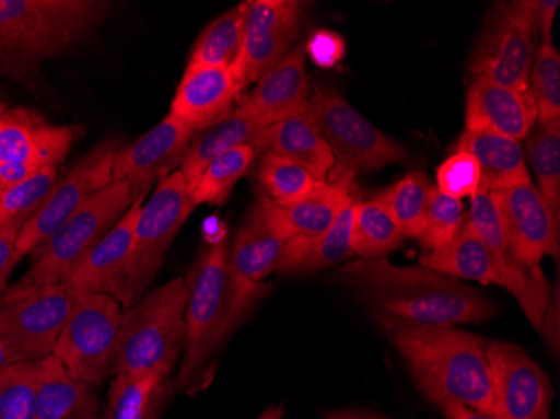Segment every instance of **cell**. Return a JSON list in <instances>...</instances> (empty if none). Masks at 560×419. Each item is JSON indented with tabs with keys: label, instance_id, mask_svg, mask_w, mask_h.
Wrapping results in <instances>:
<instances>
[{
	"label": "cell",
	"instance_id": "6da1fadb",
	"mask_svg": "<svg viewBox=\"0 0 560 419\" xmlns=\"http://www.w3.org/2000/svg\"><path fill=\"white\" fill-rule=\"evenodd\" d=\"M338 280L386 333L396 327H456L497 314L483 292L427 267H399L386 257L349 261Z\"/></svg>",
	"mask_w": 560,
	"mask_h": 419
},
{
	"label": "cell",
	"instance_id": "7a4b0ae2",
	"mask_svg": "<svg viewBox=\"0 0 560 419\" xmlns=\"http://www.w3.org/2000/svg\"><path fill=\"white\" fill-rule=\"evenodd\" d=\"M388 336L428 401L493 415L489 340L458 327H396Z\"/></svg>",
	"mask_w": 560,
	"mask_h": 419
},
{
	"label": "cell",
	"instance_id": "3957f363",
	"mask_svg": "<svg viewBox=\"0 0 560 419\" xmlns=\"http://www.w3.org/2000/svg\"><path fill=\"white\" fill-rule=\"evenodd\" d=\"M96 0H0V75L33 80L47 59L65 55L108 15Z\"/></svg>",
	"mask_w": 560,
	"mask_h": 419
},
{
	"label": "cell",
	"instance_id": "277c9868",
	"mask_svg": "<svg viewBox=\"0 0 560 419\" xmlns=\"http://www.w3.org/2000/svg\"><path fill=\"white\" fill-rule=\"evenodd\" d=\"M187 286L175 277L122 312L112 374L159 373L170 377L185 352Z\"/></svg>",
	"mask_w": 560,
	"mask_h": 419
},
{
	"label": "cell",
	"instance_id": "5b68a950",
	"mask_svg": "<svg viewBox=\"0 0 560 419\" xmlns=\"http://www.w3.org/2000/svg\"><path fill=\"white\" fill-rule=\"evenodd\" d=\"M137 198L130 185L125 182H113L94 194L34 254L36 260L33 267L14 286H9L2 301H11L43 287L65 282L75 264L121 220Z\"/></svg>",
	"mask_w": 560,
	"mask_h": 419
},
{
	"label": "cell",
	"instance_id": "8992f818",
	"mask_svg": "<svg viewBox=\"0 0 560 419\" xmlns=\"http://www.w3.org/2000/svg\"><path fill=\"white\" fill-rule=\"evenodd\" d=\"M229 241L206 242L185 276L187 309H185V345L175 386L188 389L203 371L213 352L225 342L229 314Z\"/></svg>",
	"mask_w": 560,
	"mask_h": 419
},
{
	"label": "cell",
	"instance_id": "52a82bcc",
	"mask_svg": "<svg viewBox=\"0 0 560 419\" xmlns=\"http://www.w3.org/2000/svg\"><path fill=\"white\" fill-rule=\"evenodd\" d=\"M195 203L187 179L180 170H173L160 179L150 200L141 205L135 223L133 248L113 298L122 305L137 304L163 266L166 252L180 232Z\"/></svg>",
	"mask_w": 560,
	"mask_h": 419
},
{
	"label": "cell",
	"instance_id": "ba28073f",
	"mask_svg": "<svg viewBox=\"0 0 560 419\" xmlns=\"http://www.w3.org/2000/svg\"><path fill=\"white\" fill-rule=\"evenodd\" d=\"M540 46L537 2H499L487 15L470 55L474 78L528 91V75Z\"/></svg>",
	"mask_w": 560,
	"mask_h": 419
},
{
	"label": "cell",
	"instance_id": "9c48e42d",
	"mask_svg": "<svg viewBox=\"0 0 560 419\" xmlns=\"http://www.w3.org/2000/svg\"><path fill=\"white\" fill-rule=\"evenodd\" d=\"M310 115L335 154L332 175L377 172L408 160L402 144L355 112L338 91L317 88L310 100Z\"/></svg>",
	"mask_w": 560,
	"mask_h": 419
},
{
	"label": "cell",
	"instance_id": "30bf717a",
	"mask_svg": "<svg viewBox=\"0 0 560 419\" xmlns=\"http://www.w3.org/2000/svg\"><path fill=\"white\" fill-rule=\"evenodd\" d=\"M122 312V305L109 294L74 298L52 352L74 380L97 387L112 374Z\"/></svg>",
	"mask_w": 560,
	"mask_h": 419
},
{
	"label": "cell",
	"instance_id": "8fae6325",
	"mask_svg": "<svg viewBox=\"0 0 560 419\" xmlns=\"http://www.w3.org/2000/svg\"><path fill=\"white\" fill-rule=\"evenodd\" d=\"M285 241L267 217L266 205L259 197L245 217L237 237L229 251V314L225 337L231 336L250 309L267 292L264 280L277 272Z\"/></svg>",
	"mask_w": 560,
	"mask_h": 419
},
{
	"label": "cell",
	"instance_id": "7c38bea8",
	"mask_svg": "<svg viewBox=\"0 0 560 419\" xmlns=\"http://www.w3.org/2000/svg\"><path fill=\"white\" fill-rule=\"evenodd\" d=\"M74 295L62 283L0 302V333L12 362H39L55 352Z\"/></svg>",
	"mask_w": 560,
	"mask_h": 419
},
{
	"label": "cell",
	"instance_id": "4fadbf2b",
	"mask_svg": "<svg viewBox=\"0 0 560 419\" xmlns=\"http://www.w3.org/2000/svg\"><path fill=\"white\" fill-rule=\"evenodd\" d=\"M74 140V128L50 125L36 109H8L0 115V185L8 190L47 166L61 165Z\"/></svg>",
	"mask_w": 560,
	"mask_h": 419
},
{
	"label": "cell",
	"instance_id": "5bb4252c",
	"mask_svg": "<svg viewBox=\"0 0 560 419\" xmlns=\"http://www.w3.org/2000/svg\"><path fill=\"white\" fill-rule=\"evenodd\" d=\"M118 150L119 140L101 141L56 183L39 212L19 233L18 251L22 258L36 254L94 194L112 185Z\"/></svg>",
	"mask_w": 560,
	"mask_h": 419
},
{
	"label": "cell",
	"instance_id": "9a60e30c",
	"mask_svg": "<svg viewBox=\"0 0 560 419\" xmlns=\"http://www.w3.org/2000/svg\"><path fill=\"white\" fill-rule=\"evenodd\" d=\"M471 225L486 244L493 266L499 273V287L517 299L528 323L542 329L547 311L552 304V287L544 276L542 267H527L517 260L506 241L502 217L493 194H477L471 197Z\"/></svg>",
	"mask_w": 560,
	"mask_h": 419
},
{
	"label": "cell",
	"instance_id": "2e32d148",
	"mask_svg": "<svg viewBox=\"0 0 560 419\" xmlns=\"http://www.w3.org/2000/svg\"><path fill=\"white\" fill-rule=\"evenodd\" d=\"M492 373L493 415L500 419H550L553 387L546 371L521 346L487 345Z\"/></svg>",
	"mask_w": 560,
	"mask_h": 419
},
{
	"label": "cell",
	"instance_id": "e0dca14e",
	"mask_svg": "<svg viewBox=\"0 0 560 419\" xmlns=\"http://www.w3.org/2000/svg\"><path fill=\"white\" fill-rule=\"evenodd\" d=\"M301 27V4L294 0L244 2V40L234 68L242 90L256 83L289 55Z\"/></svg>",
	"mask_w": 560,
	"mask_h": 419
},
{
	"label": "cell",
	"instance_id": "ac0fdd59",
	"mask_svg": "<svg viewBox=\"0 0 560 419\" xmlns=\"http://www.w3.org/2000/svg\"><path fill=\"white\" fill-rule=\"evenodd\" d=\"M506 241L518 261L540 267L547 255L559 254L560 222L550 212L542 195L532 183L495 191Z\"/></svg>",
	"mask_w": 560,
	"mask_h": 419
},
{
	"label": "cell",
	"instance_id": "d6986e66",
	"mask_svg": "<svg viewBox=\"0 0 560 419\" xmlns=\"http://www.w3.org/2000/svg\"><path fill=\"white\" fill-rule=\"evenodd\" d=\"M194 129L168 115L130 147L119 148L113 162V182L130 185L137 197H144L159 178L180 165L182 156L194 138Z\"/></svg>",
	"mask_w": 560,
	"mask_h": 419
},
{
	"label": "cell",
	"instance_id": "ffe728a7",
	"mask_svg": "<svg viewBox=\"0 0 560 419\" xmlns=\"http://www.w3.org/2000/svg\"><path fill=\"white\" fill-rule=\"evenodd\" d=\"M354 176L332 175L316 190L289 205H276L262 197L267 217L280 237L289 241H313L332 226L339 213L354 203Z\"/></svg>",
	"mask_w": 560,
	"mask_h": 419
},
{
	"label": "cell",
	"instance_id": "44dd1931",
	"mask_svg": "<svg viewBox=\"0 0 560 419\" xmlns=\"http://www.w3.org/2000/svg\"><path fill=\"white\" fill-rule=\"evenodd\" d=\"M242 88L234 69L219 66H187L176 88L170 115L195 133L215 125L235 108Z\"/></svg>",
	"mask_w": 560,
	"mask_h": 419
},
{
	"label": "cell",
	"instance_id": "7402d4cb",
	"mask_svg": "<svg viewBox=\"0 0 560 419\" xmlns=\"http://www.w3.org/2000/svg\"><path fill=\"white\" fill-rule=\"evenodd\" d=\"M143 200L144 197H138L121 220L69 272L62 286L68 287L74 298L81 294H115L130 260L135 223Z\"/></svg>",
	"mask_w": 560,
	"mask_h": 419
},
{
	"label": "cell",
	"instance_id": "603a6c76",
	"mask_svg": "<svg viewBox=\"0 0 560 419\" xmlns=\"http://www.w3.org/2000/svg\"><path fill=\"white\" fill-rule=\"evenodd\" d=\"M537 121L528 91L512 90L474 78L467 93V131H490L512 140H525Z\"/></svg>",
	"mask_w": 560,
	"mask_h": 419
},
{
	"label": "cell",
	"instance_id": "cb8c5ba5",
	"mask_svg": "<svg viewBox=\"0 0 560 419\" xmlns=\"http://www.w3.org/2000/svg\"><path fill=\"white\" fill-rule=\"evenodd\" d=\"M269 128L270 126L260 121L245 106L244 101H241L225 118L209 128L197 131L180 162L182 175L187 179L190 190L194 191L195 185L200 179L201 173L206 172L207 166L226 151L248 144L256 148L259 153H264L267 150Z\"/></svg>",
	"mask_w": 560,
	"mask_h": 419
},
{
	"label": "cell",
	"instance_id": "d4e9b609",
	"mask_svg": "<svg viewBox=\"0 0 560 419\" xmlns=\"http://www.w3.org/2000/svg\"><path fill=\"white\" fill-rule=\"evenodd\" d=\"M310 78L305 69L304 47H294L257 81L256 90L245 97V106L267 126L301 115L310 109Z\"/></svg>",
	"mask_w": 560,
	"mask_h": 419
},
{
	"label": "cell",
	"instance_id": "484cf974",
	"mask_svg": "<svg viewBox=\"0 0 560 419\" xmlns=\"http://www.w3.org/2000/svg\"><path fill=\"white\" fill-rule=\"evenodd\" d=\"M455 151H465L477 160L481 172L478 194H495L532 183L521 141L490 131L465 129Z\"/></svg>",
	"mask_w": 560,
	"mask_h": 419
},
{
	"label": "cell",
	"instance_id": "4316f807",
	"mask_svg": "<svg viewBox=\"0 0 560 419\" xmlns=\"http://www.w3.org/2000/svg\"><path fill=\"white\" fill-rule=\"evenodd\" d=\"M37 365V419H101L100 398L90 384L74 380L56 356Z\"/></svg>",
	"mask_w": 560,
	"mask_h": 419
},
{
	"label": "cell",
	"instance_id": "83f0119b",
	"mask_svg": "<svg viewBox=\"0 0 560 419\" xmlns=\"http://www.w3.org/2000/svg\"><path fill=\"white\" fill-rule=\"evenodd\" d=\"M266 151L304 166L319 182H327L336 168L335 154L317 131L310 109L270 126Z\"/></svg>",
	"mask_w": 560,
	"mask_h": 419
},
{
	"label": "cell",
	"instance_id": "f1b7e54d",
	"mask_svg": "<svg viewBox=\"0 0 560 419\" xmlns=\"http://www.w3.org/2000/svg\"><path fill=\"white\" fill-rule=\"evenodd\" d=\"M354 203L345 208L332 226L320 237L313 238V241L285 242L277 272L284 273V276L314 273L317 270L338 266L346 258L351 257L354 254L351 245Z\"/></svg>",
	"mask_w": 560,
	"mask_h": 419
},
{
	"label": "cell",
	"instance_id": "f546056e",
	"mask_svg": "<svg viewBox=\"0 0 560 419\" xmlns=\"http://www.w3.org/2000/svg\"><path fill=\"white\" fill-rule=\"evenodd\" d=\"M173 387L159 373L116 374L101 419H160Z\"/></svg>",
	"mask_w": 560,
	"mask_h": 419
},
{
	"label": "cell",
	"instance_id": "4dcf8cb0",
	"mask_svg": "<svg viewBox=\"0 0 560 419\" xmlns=\"http://www.w3.org/2000/svg\"><path fill=\"white\" fill-rule=\"evenodd\" d=\"M421 266L452 279L499 286V273L492 257L470 220L462 223L460 230L448 244L424 255Z\"/></svg>",
	"mask_w": 560,
	"mask_h": 419
},
{
	"label": "cell",
	"instance_id": "1f68e13d",
	"mask_svg": "<svg viewBox=\"0 0 560 419\" xmlns=\"http://www.w3.org/2000/svg\"><path fill=\"white\" fill-rule=\"evenodd\" d=\"M401 230L395 217L389 212L388 205L383 198L354 203V220H352L351 245L354 254L363 257H385L386 254L401 247Z\"/></svg>",
	"mask_w": 560,
	"mask_h": 419
},
{
	"label": "cell",
	"instance_id": "d6a6232c",
	"mask_svg": "<svg viewBox=\"0 0 560 419\" xmlns=\"http://www.w3.org/2000/svg\"><path fill=\"white\" fill-rule=\"evenodd\" d=\"M524 154L536 172L537 190L560 222V121H536L525 138Z\"/></svg>",
	"mask_w": 560,
	"mask_h": 419
},
{
	"label": "cell",
	"instance_id": "836d02e7",
	"mask_svg": "<svg viewBox=\"0 0 560 419\" xmlns=\"http://www.w3.org/2000/svg\"><path fill=\"white\" fill-rule=\"evenodd\" d=\"M244 40V4L213 19L201 31L190 50L188 66H219L234 69Z\"/></svg>",
	"mask_w": 560,
	"mask_h": 419
},
{
	"label": "cell",
	"instance_id": "e575fe53",
	"mask_svg": "<svg viewBox=\"0 0 560 419\" xmlns=\"http://www.w3.org/2000/svg\"><path fill=\"white\" fill-rule=\"evenodd\" d=\"M59 182V166H47L25 182L8 188L0 197V230L19 235L36 217Z\"/></svg>",
	"mask_w": 560,
	"mask_h": 419
},
{
	"label": "cell",
	"instance_id": "d590c367",
	"mask_svg": "<svg viewBox=\"0 0 560 419\" xmlns=\"http://www.w3.org/2000/svg\"><path fill=\"white\" fill-rule=\"evenodd\" d=\"M257 183L262 197L276 205H289L310 195L324 182H319L313 173L292 160L272 151H264L257 166Z\"/></svg>",
	"mask_w": 560,
	"mask_h": 419
},
{
	"label": "cell",
	"instance_id": "8d00e7d4",
	"mask_svg": "<svg viewBox=\"0 0 560 419\" xmlns=\"http://www.w3.org/2000/svg\"><path fill=\"white\" fill-rule=\"evenodd\" d=\"M430 179L423 172H413L380 194L395 217L405 238H420L427 220L431 191Z\"/></svg>",
	"mask_w": 560,
	"mask_h": 419
},
{
	"label": "cell",
	"instance_id": "74e56055",
	"mask_svg": "<svg viewBox=\"0 0 560 419\" xmlns=\"http://www.w3.org/2000/svg\"><path fill=\"white\" fill-rule=\"evenodd\" d=\"M259 151L254 147L235 148L213 160L195 185L191 197L195 207L201 203L222 205L231 195L235 183L248 172Z\"/></svg>",
	"mask_w": 560,
	"mask_h": 419
},
{
	"label": "cell",
	"instance_id": "f35d334b",
	"mask_svg": "<svg viewBox=\"0 0 560 419\" xmlns=\"http://www.w3.org/2000/svg\"><path fill=\"white\" fill-rule=\"evenodd\" d=\"M528 94L537 121H560V55L552 43H540L528 75Z\"/></svg>",
	"mask_w": 560,
	"mask_h": 419
},
{
	"label": "cell",
	"instance_id": "ab89813d",
	"mask_svg": "<svg viewBox=\"0 0 560 419\" xmlns=\"http://www.w3.org/2000/svg\"><path fill=\"white\" fill-rule=\"evenodd\" d=\"M36 362H18L0 371V419H37Z\"/></svg>",
	"mask_w": 560,
	"mask_h": 419
},
{
	"label": "cell",
	"instance_id": "60d3db41",
	"mask_svg": "<svg viewBox=\"0 0 560 419\" xmlns=\"http://www.w3.org/2000/svg\"><path fill=\"white\" fill-rule=\"evenodd\" d=\"M464 223V203L431 187L427 220L420 241L423 251L433 252L448 244Z\"/></svg>",
	"mask_w": 560,
	"mask_h": 419
},
{
	"label": "cell",
	"instance_id": "b9f144b4",
	"mask_svg": "<svg viewBox=\"0 0 560 419\" xmlns=\"http://www.w3.org/2000/svg\"><path fill=\"white\" fill-rule=\"evenodd\" d=\"M439 191L446 197L462 200L475 197L480 191L481 172L477 160L465 151H455L436 170Z\"/></svg>",
	"mask_w": 560,
	"mask_h": 419
},
{
	"label": "cell",
	"instance_id": "7bdbcfd3",
	"mask_svg": "<svg viewBox=\"0 0 560 419\" xmlns=\"http://www.w3.org/2000/svg\"><path fill=\"white\" fill-rule=\"evenodd\" d=\"M305 56H310L311 61L319 68H335L345 59L346 47L345 39L338 33L332 31H316L310 37L304 47Z\"/></svg>",
	"mask_w": 560,
	"mask_h": 419
},
{
	"label": "cell",
	"instance_id": "ee69618b",
	"mask_svg": "<svg viewBox=\"0 0 560 419\" xmlns=\"http://www.w3.org/2000/svg\"><path fill=\"white\" fill-rule=\"evenodd\" d=\"M18 237L15 233L0 230V302L8 292L12 272L22 260V255L18 251Z\"/></svg>",
	"mask_w": 560,
	"mask_h": 419
},
{
	"label": "cell",
	"instance_id": "f6af8a7d",
	"mask_svg": "<svg viewBox=\"0 0 560 419\" xmlns=\"http://www.w3.org/2000/svg\"><path fill=\"white\" fill-rule=\"evenodd\" d=\"M559 0H539L537 11H539L540 43H552V22L559 8Z\"/></svg>",
	"mask_w": 560,
	"mask_h": 419
},
{
	"label": "cell",
	"instance_id": "bcb514c9",
	"mask_svg": "<svg viewBox=\"0 0 560 419\" xmlns=\"http://www.w3.org/2000/svg\"><path fill=\"white\" fill-rule=\"evenodd\" d=\"M440 411L445 419H500L495 415H487V412L456 405V403H446V405L440 406Z\"/></svg>",
	"mask_w": 560,
	"mask_h": 419
},
{
	"label": "cell",
	"instance_id": "7dc6e473",
	"mask_svg": "<svg viewBox=\"0 0 560 419\" xmlns=\"http://www.w3.org/2000/svg\"><path fill=\"white\" fill-rule=\"evenodd\" d=\"M324 419H388L376 412L366 411V409H329L324 412Z\"/></svg>",
	"mask_w": 560,
	"mask_h": 419
},
{
	"label": "cell",
	"instance_id": "c3c4849f",
	"mask_svg": "<svg viewBox=\"0 0 560 419\" xmlns=\"http://www.w3.org/2000/svg\"><path fill=\"white\" fill-rule=\"evenodd\" d=\"M11 364H14V362H12L11 354H9L4 337H2V333H0V371L5 370V368H9Z\"/></svg>",
	"mask_w": 560,
	"mask_h": 419
},
{
	"label": "cell",
	"instance_id": "681fc988",
	"mask_svg": "<svg viewBox=\"0 0 560 419\" xmlns=\"http://www.w3.org/2000/svg\"><path fill=\"white\" fill-rule=\"evenodd\" d=\"M285 411L282 406H269V408L264 409L262 415L259 416V419H284Z\"/></svg>",
	"mask_w": 560,
	"mask_h": 419
},
{
	"label": "cell",
	"instance_id": "f907efd6",
	"mask_svg": "<svg viewBox=\"0 0 560 419\" xmlns=\"http://www.w3.org/2000/svg\"><path fill=\"white\" fill-rule=\"evenodd\" d=\"M5 112H8V104L4 101H0V115H4Z\"/></svg>",
	"mask_w": 560,
	"mask_h": 419
},
{
	"label": "cell",
	"instance_id": "816d5d0a",
	"mask_svg": "<svg viewBox=\"0 0 560 419\" xmlns=\"http://www.w3.org/2000/svg\"><path fill=\"white\" fill-rule=\"evenodd\" d=\"M2 194H4V188H2V185H0V197H2Z\"/></svg>",
	"mask_w": 560,
	"mask_h": 419
}]
</instances>
